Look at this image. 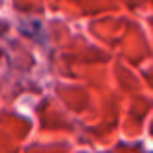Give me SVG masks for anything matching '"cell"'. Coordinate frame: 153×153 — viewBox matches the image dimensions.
<instances>
[{
    "label": "cell",
    "instance_id": "6da1fadb",
    "mask_svg": "<svg viewBox=\"0 0 153 153\" xmlns=\"http://www.w3.org/2000/svg\"><path fill=\"white\" fill-rule=\"evenodd\" d=\"M151 153H153V151H151Z\"/></svg>",
    "mask_w": 153,
    "mask_h": 153
}]
</instances>
